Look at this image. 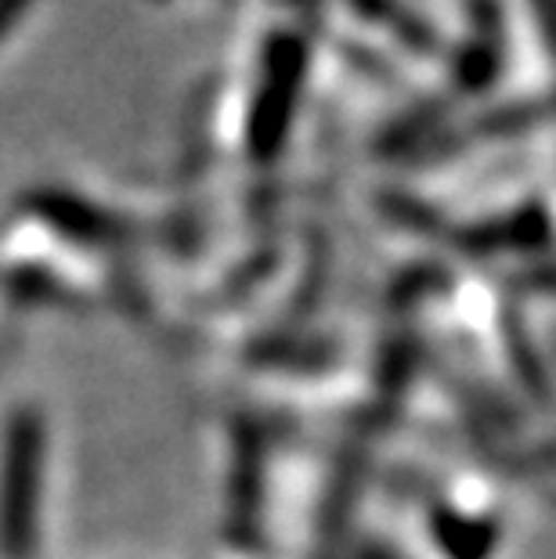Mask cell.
Listing matches in <instances>:
<instances>
[{
    "mask_svg": "<svg viewBox=\"0 0 556 559\" xmlns=\"http://www.w3.org/2000/svg\"><path fill=\"white\" fill-rule=\"evenodd\" d=\"M40 437L37 423L15 419L8 437V469L4 495H0V545L11 559L29 556L33 549V523H37V491H40Z\"/></svg>",
    "mask_w": 556,
    "mask_h": 559,
    "instance_id": "cell-1",
    "label": "cell"
},
{
    "mask_svg": "<svg viewBox=\"0 0 556 559\" xmlns=\"http://www.w3.org/2000/svg\"><path fill=\"white\" fill-rule=\"evenodd\" d=\"M304 80V47L293 37H275L264 51L260 87L250 116V148L253 156H271L282 145L297 112V94Z\"/></svg>",
    "mask_w": 556,
    "mask_h": 559,
    "instance_id": "cell-2",
    "label": "cell"
},
{
    "mask_svg": "<svg viewBox=\"0 0 556 559\" xmlns=\"http://www.w3.org/2000/svg\"><path fill=\"white\" fill-rule=\"evenodd\" d=\"M531 8H535L542 37H549L553 55H556V0H531Z\"/></svg>",
    "mask_w": 556,
    "mask_h": 559,
    "instance_id": "cell-3",
    "label": "cell"
},
{
    "mask_svg": "<svg viewBox=\"0 0 556 559\" xmlns=\"http://www.w3.org/2000/svg\"><path fill=\"white\" fill-rule=\"evenodd\" d=\"M29 8V0H0V40L15 29V22L22 19V11Z\"/></svg>",
    "mask_w": 556,
    "mask_h": 559,
    "instance_id": "cell-4",
    "label": "cell"
}]
</instances>
